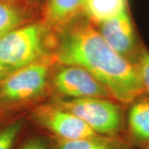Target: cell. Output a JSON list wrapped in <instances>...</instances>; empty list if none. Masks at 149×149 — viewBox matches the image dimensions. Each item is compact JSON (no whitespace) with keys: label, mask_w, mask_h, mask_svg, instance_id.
<instances>
[{"label":"cell","mask_w":149,"mask_h":149,"mask_svg":"<svg viewBox=\"0 0 149 149\" xmlns=\"http://www.w3.org/2000/svg\"><path fill=\"white\" fill-rule=\"evenodd\" d=\"M61 36L55 54L59 63L86 70L123 105L145 94L136 65L115 52L84 15L64 28Z\"/></svg>","instance_id":"cell-1"},{"label":"cell","mask_w":149,"mask_h":149,"mask_svg":"<svg viewBox=\"0 0 149 149\" xmlns=\"http://www.w3.org/2000/svg\"><path fill=\"white\" fill-rule=\"evenodd\" d=\"M52 31L37 18L0 37V62L11 72L46 55Z\"/></svg>","instance_id":"cell-2"},{"label":"cell","mask_w":149,"mask_h":149,"mask_svg":"<svg viewBox=\"0 0 149 149\" xmlns=\"http://www.w3.org/2000/svg\"><path fill=\"white\" fill-rule=\"evenodd\" d=\"M79 117L98 135L122 137L125 116L121 104L107 98L58 100L54 103Z\"/></svg>","instance_id":"cell-3"},{"label":"cell","mask_w":149,"mask_h":149,"mask_svg":"<svg viewBox=\"0 0 149 149\" xmlns=\"http://www.w3.org/2000/svg\"><path fill=\"white\" fill-rule=\"evenodd\" d=\"M51 63L50 59L45 56L9 72L0 84V101L5 104L22 103L42 94L47 82Z\"/></svg>","instance_id":"cell-4"},{"label":"cell","mask_w":149,"mask_h":149,"mask_svg":"<svg viewBox=\"0 0 149 149\" xmlns=\"http://www.w3.org/2000/svg\"><path fill=\"white\" fill-rule=\"evenodd\" d=\"M31 119L51 139L70 141L98 135L80 118L54 103L36 108Z\"/></svg>","instance_id":"cell-5"},{"label":"cell","mask_w":149,"mask_h":149,"mask_svg":"<svg viewBox=\"0 0 149 149\" xmlns=\"http://www.w3.org/2000/svg\"><path fill=\"white\" fill-rule=\"evenodd\" d=\"M52 83L59 95L69 99L111 97L104 85L86 70L76 65H63L55 74Z\"/></svg>","instance_id":"cell-6"},{"label":"cell","mask_w":149,"mask_h":149,"mask_svg":"<svg viewBox=\"0 0 149 149\" xmlns=\"http://www.w3.org/2000/svg\"><path fill=\"white\" fill-rule=\"evenodd\" d=\"M98 26V30L105 42L115 52L135 64L143 45L138 41L130 9Z\"/></svg>","instance_id":"cell-7"},{"label":"cell","mask_w":149,"mask_h":149,"mask_svg":"<svg viewBox=\"0 0 149 149\" xmlns=\"http://www.w3.org/2000/svg\"><path fill=\"white\" fill-rule=\"evenodd\" d=\"M123 138L134 149L149 144V95L145 93L128 105Z\"/></svg>","instance_id":"cell-8"},{"label":"cell","mask_w":149,"mask_h":149,"mask_svg":"<svg viewBox=\"0 0 149 149\" xmlns=\"http://www.w3.org/2000/svg\"><path fill=\"white\" fill-rule=\"evenodd\" d=\"M85 0H45L41 7V19L52 32H61L83 15Z\"/></svg>","instance_id":"cell-9"},{"label":"cell","mask_w":149,"mask_h":149,"mask_svg":"<svg viewBox=\"0 0 149 149\" xmlns=\"http://www.w3.org/2000/svg\"><path fill=\"white\" fill-rule=\"evenodd\" d=\"M41 17L39 7L30 0H0V37Z\"/></svg>","instance_id":"cell-10"},{"label":"cell","mask_w":149,"mask_h":149,"mask_svg":"<svg viewBox=\"0 0 149 149\" xmlns=\"http://www.w3.org/2000/svg\"><path fill=\"white\" fill-rule=\"evenodd\" d=\"M49 142L52 149H134L122 137L102 135L70 141L51 139Z\"/></svg>","instance_id":"cell-11"},{"label":"cell","mask_w":149,"mask_h":149,"mask_svg":"<svg viewBox=\"0 0 149 149\" xmlns=\"http://www.w3.org/2000/svg\"><path fill=\"white\" fill-rule=\"evenodd\" d=\"M130 9L128 0H85L83 15L99 25Z\"/></svg>","instance_id":"cell-12"},{"label":"cell","mask_w":149,"mask_h":149,"mask_svg":"<svg viewBox=\"0 0 149 149\" xmlns=\"http://www.w3.org/2000/svg\"><path fill=\"white\" fill-rule=\"evenodd\" d=\"M26 128L22 118L11 120L0 126V149H17Z\"/></svg>","instance_id":"cell-13"},{"label":"cell","mask_w":149,"mask_h":149,"mask_svg":"<svg viewBox=\"0 0 149 149\" xmlns=\"http://www.w3.org/2000/svg\"><path fill=\"white\" fill-rule=\"evenodd\" d=\"M135 65L139 70L145 93L149 95V51L144 46L139 52Z\"/></svg>","instance_id":"cell-14"},{"label":"cell","mask_w":149,"mask_h":149,"mask_svg":"<svg viewBox=\"0 0 149 149\" xmlns=\"http://www.w3.org/2000/svg\"><path fill=\"white\" fill-rule=\"evenodd\" d=\"M17 149H52L50 142L41 136H32L20 142Z\"/></svg>","instance_id":"cell-15"},{"label":"cell","mask_w":149,"mask_h":149,"mask_svg":"<svg viewBox=\"0 0 149 149\" xmlns=\"http://www.w3.org/2000/svg\"><path fill=\"white\" fill-rule=\"evenodd\" d=\"M9 73V71L7 70L5 66L0 62V84L2 83V81L7 76V74Z\"/></svg>","instance_id":"cell-16"},{"label":"cell","mask_w":149,"mask_h":149,"mask_svg":"<svg viewBox=\"0 0 149 149\" xmlns=\"http://www.w3.org/2000/svg\"><path fill=\"white\" fill-rule=\"evenodd\" d=\"M30 1H32V3H36L37 5H38V3H37V2H38V0H30Z\"/></svg>","instance_id":"cell-17"},{"label":"cell","mask_w":149,"mask_h":149,"mask_svg":"<svg viewBox=\"0 0 149 149\" xmlns=\"http://www.w3.org/2000/svg\"><path fill=\"white\" fill-rule=\"evenodd\" d=\"M144 149H149V144L148 145V146H147V147H146V148H145Z\"/></svg>","instance_id":"cell-18"}]
</instances>
